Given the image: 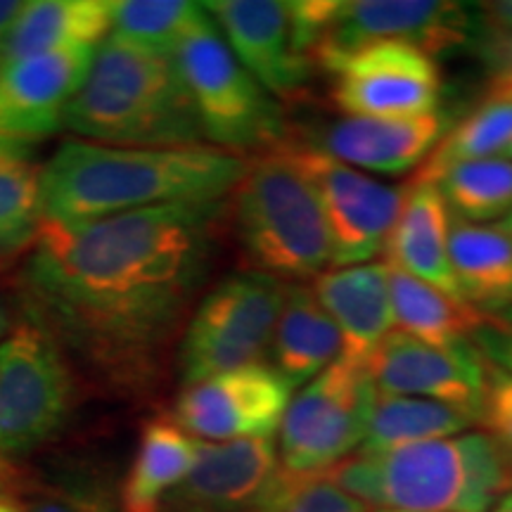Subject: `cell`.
<instances>
[{"mask_svg": "<svg viewBox=\"0 0 512 512\" xmlns=\"http://www.w3.org/2000/svg\"><path fill=\"white\" fill-rule=\"evenodd\" d=\"M41 223V169L27 159L0 164V268L29 252Z\"/></svg>", "mask_w": 512, "mask_h": 512, "instance_id": "30", "label": "cell"}, {"mask_svg": "<svg viewBox=\"0 0 512 512\" xmlns=\"http://www.w3.org/2000/svg\"><path fill=\"white\" fill-rule=\"evenodd\" d=\"M209 12L204 3L183 0H121L112 3V36L162 55H176L181 43Z\"/></svg>", "mask_w": 512, "mask_h": 512, "instance_id": "29", "label": "cell"}, {"mask_svg": "<svg viewBox=\"0 0 512 512\" xmlns=\"http://www.w3.org/2000/svg\"><path fill=\"white\" fill-rule=\"evenodd\" d=\"M446 131L441 112L408 119L342 117L304 145L363 174L399 176L418 169Z\"/></svg>", "mask_w": 512, "mask_h": 512, "instance_id": "18", "label": "cell"}, {"mask_svg": "<svg viewBox=\"0 0 512 512\" xmlns=\"http://www.w3.org/2000/svg\"><path fill=\"white\" fill-rule=\"evenodd\" d=\"M174 57L202 138L235 155H259L285 143V117L278 100L238 62L214 19H204Z\"/></svg>", "mask_w": 512, "mask_h": 512, "instance_id": "6", "label": "cell"}, {"mask_svg": "<svg viewBox=\"0 0 512 512\" xmlns=\"http://www.w3.org/2000/svg\"><path fill=\"white\" fill-rule=\"evenodd\" d=\"M98 48L48 53L0 69V136L36 145L60 131Z\"/></svg>", "mask_w": 512, "mask_h": 512, "instance_id": "16", "label": "cell"}, {"mask_svg": "<svg viewBox=\"0 0 512 512\" xmlns=\"http://www.w3.org/2000/svg\"><path fill=\"white\" fill-rule=\"evenodd\" d=\"M0 69H3V64H0Z\"/></svg>", "mask_w": 512, "mask_h": 512, "instance_id": "47", "label": "cell"}, {"mask_svg": "<svg viewBox=\"0 0 512 512\" xmlns=\"http://www.w3.org/2000/svg\"><path fill=\"white\" fill-rule=\"evenodd\" d=\"M489 95H494V98H512V60L503 62V67L498 69L494 81H491Z\"/></svg>", "mask_w": 512, "mask_h": 512, "instance_id": "38", "label": "cell"}, {"mask_svg": "<svg viewBox=\"0 0 512 512\" xmlns=\"http://www.w3.org/2000/svg\"><path fill=\"white\" fill-rule=\"evenodd\" d=\"M479 425L512 465V373L486 361V394Z\"/></svg>", "mask_w": 512, "mask_h": 512, "instance_id": "33", "label": "cell"}, {"mask_svg": "<svg viewBox=\"0 0 512 512\" xmlns=\"http://www.w3.org/2000/svg\"><path fill=\"white\" fill-rule=\"evenodd\" d=\"M19 512H119V498L95 479L29 486Z\"/></svg>", "mask_w": 512, "mask_h": 512, "instance_id": "32", "label": "cell"}, {"mask_svg": "<svg viewBox=\"0 0 512 512\" xmlns=\"http://www.w3.org/2000/svg\"><path fill=\"white\" fill-rule=\"evenodd\" d=\"M112 29L110 0H36L24 3L3 43L0 64L74 48H98Z\"/></svg>", "mask_w": 512, "mask_h": 512, "instance_id": "21", "label": "cell"}, {"mask_svg": "<svg viewBox=\"0 0 512 512\" xmlns=\"http://www.w3.org/2000/svg\"><path fill=\"white\" fill-rule=\"evenodd\" d=\"M0 512H19V505L10 498H0Z\"/></svg>", "mask_w": 512, "mask_h": 512, "instance_id": "42", "label": "cell"}, {"mask_svg": "<svg viewBox=\"0 0 512 512\" xmlns=\"http://www.w3.org/2000/svg\"><path fill=\"white\" fill-rule=\"evenodd\" d=\"M204 10L268 95L292 100L304 93L313 64L294 43L290 5L278 0H214L204 3Z\"/></svg>", "mask_w": 512, "mask_h": 512, "instance_id": "15", "label": "cell"}, {"mask_svg": "<svg viewBox=\"0 0 512 512\" xmlns=\"http://www.w3.org/2000/svg\"><path fill=\"white\" fill-rule=\"evenodd\" d=\"M472 344L494 366L512 373V309L484 313L482 325L472 335Z\"/></svg>", "mask_w": 512, "mask_h": 512, "instance_id": "34", "label": "cell"}, {"mask_svg": "<svg viewBox=\"0 0 512 512\" xmlns=\"http://www.w3.org/2000/svg\"><path fill=\"white\" fill-rule=\"evenodd\" d=\"M311 287L342 332V356L368 363L377 344L394 330L387 264L370 261L332 268L320 273Z\"/></svg>", "mask_w": 512, "mask_h": 512, "instance_id": "19", "label": "cell"}, {"mask_svg": "<svg viewBox=\"0 0 512 512\" xmlns=\"http://www.w3.org/2000/svg\"><path fill=\"white\" fill-rule=\"evenodd\" d=\"M278 472L273 439L200 441L195 465L164 512H254Z\"/></svg>", "mask_w": 512, "mask_h": 512, "instance_id": "17", "label": "cell"}, {"mask_svg": "<svg viewBox=\"0 0 512 512\" xmlns=\"http://www.w3.org/2000/svg\"><path fill=\"white\" fill-rule=\"evenodd\" d=\"M223 202L43 221L17 278L29 323L114 389L145 392L214 261Z\"/></svg>", "mask_w": 512, "mask_h": 512, "instance_id": "1", "label": "cell"}, {"mask_svg": "<svg viewBox=\"0 0 512 512\" xmlns=\"http://www.w3.org/2000/svg\"><path fill=\"white\" fill-rule=\"evenodd\" d=\"M373 512H403V510H373Z\"/></svg>", "mask_w": 512, "mask_h": 512, "instance_id": "46", "label": "cell"}, {"mask_svg": "<svg viewBox=\"0 0 512 512\" xmlns=\"http://www.w3.org/2000/svg\"><path fill=\"white\" fill-rule=\"evenodd\" d=\"M290 401V384L261 361L185 387L171 420L200 441L273 439Z\"/></svg>", "mask_w": 512, "mask_h": 512, "instance_id": "13", "label": "cell"}, {"mask_svg": "<svg viewBox=\"0 0 512 512\" xmlns=\"http://www.w3.org/2000/svg\"><path fill=\"white\" fill-rule=\"evenodd\" d=\"M451 266L467 304L482 313L512 309V240L496 226L451 219Z\"/></svg>", "mask_w": 512, "mask_h": 512, "instance_id": "24", "label": "cell"}, {"mask_svg": "<svg viewBox=\"0 0 512 512\" xmlns=\"http://www.w3.org/2000/svg\"><path fill=\"white\" fill-rule=\"evenodd\" d=\"M197 448L200 439L171 418L145 422L136 456L119 486V512H164L169 496L195 465Z\"/></svg>", "mask_w": 512, "mask_h": 512, "instance_id": "23", "label": "cell"}, {"mask_svg": "<svg viewBox=\"0 0 512 512\" xmlns=\"http://www.w3.org/2000/svg\"><path fill=\"white\" fill-rule=\"evenodd\" d=\"M247 159L219 147H110L67 140L41 169L43 221L81 226L164 204L221 202Z\"/></svg>", "mask_w": 512, "mask_h": 512, "instance_id": "2", "label": "cell"}, {"mask_svg": "<svg viewBox=\"0 0 512 512\" xmlns=\"http://www.w3.org/2000/svg\"><path fill=\"white\" fill-rule=\"evenodd\" d=\"M503 53H505V62L512 60V38H505L503 41Z\"/></svg>", "mask_w": 512, "mask_h": 512, "instance_id": "43", "label": "cell"}, {"mask_svg": "<svg viewBox=\"0 0 512 512\" xmlns=\"http://www.w3.org/2000/svg\"><path fill=\"white\" fill-rule=\"evenodd\" d=\"M491 512H512V491L508 496H503L501 501L494 505V510H491Z\"/></svg>", "mask_w": 512, "mask_h": 512, "instance_id": "41", "label": "cell"}, {"mask_svg": "<svg viewBox=\"0 0 512 512\" xmlns=\"http://www.w3.org/2000/svg\"><path fill=\"white\" fill-rule=\"evenodd\" d=\"M475 418L444 403L377 392L368 432L358 453H382L465 434Z\"/></svg>", "mask_w": 512, "mask_h": 512, "instance_id": "26", "label": "cell"}, {"mask_svg": "<svg viewBox=\"0 0 512 512\" xmlns=\"http://www.w3.org/2000/svg\"><path fill=\"white\" fill-rule=\"evenodd\" d=\"M62 126L93 140L143 147H192L204 140L176 57L112 34L95 50Z\"/></svg>", "mask_w": 512, "mask_h": 512, "instance_id": "4", "label": "cell"}, {"mask_svg": "<svg viewBox=\"0 0 512 512\" xmlns=\"http://www.w3.org/2000/svg\"><path fill=\"white\" fill-rule=\"evenodd\" d=\"M254 512H373L323 475H290L280 470Z\"/></svg>", "mask_w": 512, "mask_h": 512, "instance_id": "31", "label": "cell"}, {"mask_svg": "<svg viewBox=\"0 0 512 512\" xmlns=\"http://www.w3.org/2000/svg\"><path fill=\"white\" fill-rule=\"evenodd\" d=\"M387 275L394 309V330L422 339L427 344H439V347L472 342V335L484 320L482 311H477L463 299L427 285L425 280L403 273L392 264H387Z\"/></svg>", "mask_w": 512, "mask_h": 512, "instance_id": "25", "label": "cell"}, {"mask_svg": "<svg viewBox=\"0 0 512 512\" xmlns=\"http://www.w3.org/2000/svg\"><path fill=\"white\" fill-rule=\"evenodd\" d=\"M494 226H496L498 230H501V233L508 235V238L512 240V211H510L508 216H505V219H501L498 223H494Z\"/></svg>", "mask_w": 512, "mask_h": 512, "instance_id": "40", "label": "cell"}, {"mask_svg": "<svg viewBox=\"0 0 512 512\" xmlns=\"http://www.w3.org/2000/svg\"><path fill=\"white\" fill-rule=\"evenodd\" d=\"M5 328H8V318H5V313L0 311V337L5 335Z\"/></svg>", "mask_w": 512, "mask_h": 512, "instance_id": "44", "label": "cell"}, {"mask_svg": "<svg viewBox=\"0 0 512 512\" xmlns=\"http://www.w3.org/2000/svg\"><path fill=\"white\" fill-rule=\"evenodd\" d=\"M290 283L261 271L223 278L185 325L178 373L185 387L261 363L283 311Z\"/></svg>", "mask_w": 512, "mask_h": 512, "instance_id": "7", "label": "cell"}, {"mask_svg": "<svg viewBox=\"0 0 512 512\" xmlns=\"http://www.w3.org/2000/svg\"><path fill=\"white\" fill-rule=\"evenodd\" d=\"M384 261L451 297L463 299L451 266V214L437 185L406 183V200L389 233Z\"/></svg>", "mask_w": 512, "mask_h": 512, "instance_id": "20", "label": "cell"}, {"mask_svg": "<svg viewBox=\"0 0 512 512\" xmlns=\"http://www.w3.org/2000/svg\"><path fill=\"white\" fill-rule=\"evenodd\" d=\"M501 157H505V159H512V140H510V145L505 147V152H503Z\"/></svg>", "mask_w": 512, "mask_h": 512, "instance_id": "45", "label": "cell"}, {"mask_svg": "<svg viewBox=\"0 0 512 512\" xmlns=\"http://www.w3.org/2000/svg\"><path fill=\"white\" fill-rule=\"evenodd\" d=\"M472 29L475 15L453 0H339L313 64L328 72L347 55L382 43L418 48L437 60L463 48Z\"/></svg>", "mask_w": 512, "mask_h": 512, "instance_id": "10", "label": "cell"}, {"mask_svg": "<svg viewBox=\"0 0 512 512\" xmlns=\"http://www.w3.org/2000/svg\"><path fill=\"white\" fill-rule=\"evenodd\" d=\"M323 207L332 242V268L370 264L387 247L406 185L382 183L304 143H285Z\"/></svg>", "mask_w": 512, "mask_h": 512, "instance_id": "11", "label": "cell"}, {"mask_svg": "<svg viewBox=\"0 0 512 512\" xmlns=\"http://www.w3.org/2000/svg\"><path fill=\"white\" fill-rule=\"evenodd\" d=\"M332 100L344 117L408 119L439 112L441 72L432 55L382 43L351 53L328 69Z\"/></svg>", "mask_w": 512, "mask_h": 512, "instance_id": "12", "label": "cell"}, {"mask_svg": "<svg viewBox=\"0 0 512 512\" xmlns=\"http://www.w3.org/2000/svg\"><path fill=\"white\" fill-rule=\"evenodd\" d=\"M339 356L342 332L318 302L313 287L290 283L268 347V366L297 389L330 368Z\"/></svg>", "mask_w": 512, "mask_h": 512, "instance_id": "22", "label": "cell"}, {"mask_svg": "<svg viewBox=\"0 0 512 512\" xmlns=\"http://www.w3.org/2000/svg\"><path fill=\"white\" fill-rule=\"evenodd\" d=\"M24 3H0V43H3L5 34H8L12 22H15L19 10H22Z\"/></svg>", "mask_w": 512, "mask_h": 512, "instance_id": "39", "label": "cell"}, {"mask_svg": "<svg viewBox=\"0 0 512 512\" xmlns=\"http://www.w3.org/2000/svg\"><path fill=\"white\" fill-rule=\"evenodd\" d=\"M512 140V98L489 95L475 112L460 119L441 136L430 157L422 162L411 183H434L453 166L501 157Z\"/></svg>", "mask_w": 512, "mask_h": 512, "instance_id": "27", "label": "cell"}, {"mask_svg": "<svg viewBox=\"0 0 512 512\" xmlns=\"http://www.w3.org/2000/svg\"><path fill=\"white\" fill-rule=\"evenodd\" d=\"M74 408V377L57 342L29 320L0 342V456L38 451L64 430Z\"/></svg>", "mask_w": 512, "mask_h": 512, "instance_id": "9", "label": "cell"}, {"mask_svg": "<svg viewBox=\"0 0 512 512\" xmlns=\"http://www.w3.org/2000/svg\"><path fill=\"white\" fill-rule=\"evenodd\" d=\"M29 143H22V140L8 138V136H0V164L5 162H22V159L29 157L31 152Z\"/></svg>", "mask_w": 512, "mask_h": 512, "instance_id": "37", "label": "cell"}, {"mask_svg": "<svg viewBox=\"0 0 512 512\" xmlns=\"http://www.w3.org/2000/svg\"><path fill=\"white\" fill-rule=\"evenodd\" d=\"M437 188L451 219L494 226L512 211V159L458 164L439 178Z\"/></svg>", "mask_w": 512, "mask_h": 512, "instance_id": "28", "label": "cell"}, {"mask_svg": "<svg viewBox=\"0 0 512 512\" xmlns=\"http://www.w3.org/2000/svg\"><path fill=\"white\" fill-rule=\"evenodd\" d=\"M479 17L486 29H496L501 34H512V0H498V3H479Z\"/></svg>", "mask_w": 512, "mask_h": 512, "instance_id": "35", "label": "cell"}, {"mask_svg": "<svg viewBox=\"0 0 512 512\" xmlns=\"http://www.w3.org/2000/svg\"><path fill=\"white\" fill-rule=\"evenodd\" d=\"M375 396L368 363L339 356L292 396L280 425V470L290 475H323L358 453Z\"/></svg>", "mask_w": 512, "mask_h": 512, "instance_id": "8", "label": "cell"}, {"mask_svg": "<svg viewBox=\"0 0 512 512\" xmlns=\"http://www.w3.org/2000/svg\"><path fill=\"white\" fill-rule=\"evenodd\" d=\"M233 228L254 271L280 280H316L332 266L323 207L285 143L247 159L233 190Z\"/></svg>", "mask_w": 512, "mask_h": 512, "instance_id": "5", "label": "cell"}, {"mask_svg": "<svg viewBox=\"0 0 512 512\" xmlns=\"http://www.w3.org/2000/svg\"><path fill=\"white\" fill-rule=\"evenodd\" d=\"M368 370L380 394L415 396L482 418L486 394V358L472 342L427 344L392 330L368 358Z\"/></svg>", "mask_w": 512, "mask_h": 512, "instance_id": "14", "label": "cell"}, {"mask_svg": "<svg viewBox=\"0 0 512 512\" xmlns=\"http://www.w3.org/2000/svg\"><path fill=\"white\" fill-rule=\"evenodd\" d=\"M325 479L358 501L403 512H491L512 491V465L486 432L354 453Z\"/></svg>", "mask_w": 512, "mask_h": 512, "instance_id": "3", "label": "cell"}, {"mask_svg": "<svg viewBox=\"0 0 512 512\" xmlns=\"http://www.w3.org/2000/svg\"><path fill=\"white\" fill-rule=\"evenodd\" d=\"M27 477L22 470H17V465L12 460L0 456V498H10L17 494H24L29 489Z\"/></svg>", "mask_w": 512, "mask_h": 512, "instance_id": "36", "label": "cell"}]
</instances>
